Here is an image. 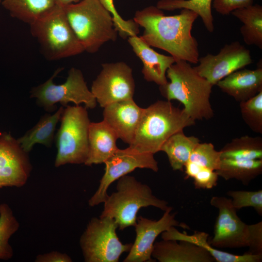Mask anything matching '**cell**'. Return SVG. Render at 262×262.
<instances>
[{
  "instance_id": "f35d334b",
  "label": "cell",
  "mask_w": 262,
  "mask_h": 262,
  "mask_svg": "<svg viewBox=\"0 0 262 262\" xmlns=\"http://www.w3.org/2000/svg\"><path fill=\"white\" fill-rule=\"evenodd\" d=\"M82 0H54L57 5L64 6L66 5L75 3L80 2Z\"/></svg>"
},
{
  "instance_id": "ba28073f",
  "label": "cell",
  "mask_w": 262,
  "mask_h": 262,
  "mask_svg": "<svg viewBox=\"0 0 262 262\" xmlns=\"http://www.w3.org/2000/svg\"><path fill=\"white\" fill-rule=\"evenodd\" d=\"M63 69L58 68L45 82L33 88L31 97L35 98L38 105L50 112L56 110V104L58 103L63 107L73 102L76 105L83 103L87 109L95 108L97 100L80 69L71 68L65 82L60 84L54 83V78Z\"/></svg>"
},
{
  "instance_id": "ab89813d",
  "label": "cell",
  "mask_w": 262,
  "mask_h": 262,
  "mask_svg": "<svg viewBox=\"0 0 262 262\" xmlns=\"http://www.w3.org/2000/svg\"><path fill=\"white\" fill-rule=\"evenodd\" d=\"M1 2V0H0V2Z\"/></svg>"
},
{
  "instance_id": "4dcf8cb0",
  "label": "cell",
  "mask_w": 262,
  "mask_h": 262,
  "mask_svg": "<svg viewBox=\"0 0 262 262\" xmlns=\"http://www.w3.org/2000/svg\"><path fill=\"white\" fill-rule=\"evenodd\" d=\"M189 161L202 167L216 171L220 165L221 152L216 150L211 143L199 142L192 151Z\"/></svg>"
},
{
  "instance_id": "9c48e42d",
  "label": "cell",
  "mask_w": 262,
  "mask_h": 262,
  "mask_svg": "<svg viewBox=\"0 0 262 262\" xmlns=\"http://www.w3.org/2000/svg\"><path fill=\"white\" fill-rule=\"evenodd\" d=\"M118 225L109 217H93L81 236L80 244L86 262H117L132 244H123L116 232Z\"/></svg>"
},
{
  "instance_id": "30bf717a",
  "label": "cell",
  "mask_w": 262,
  "mask_h": 262,
  "mask_svg": "<svg viewBox=\"0 0 262 262\" xmlns=\"http://www.w3.org/2000/svg\"><path fill=\"white\" fill-rule=\"evenodd\" d=\"M104 164L105 172L98 187L88 200L91 207L104 203L109 196L107 191L111 184L136 168H147L154 172L159 170L154 154L140 152L130 146L123 149L118 148Z\"/></svg>"
},
{
  "instance_id": "d6986e66",
  "label": "cell",
  "mask_w": 262,
  "mask_h": 262,
  "mask_svg": "<svg viewBox=\"0 0 262 262\" xmlns=\"http://www.w3.org/2000/svg\"><path fill=\"white\" fill-rule=\"evenodd\" d=\"M216 85L223 92L239 102L246 101L262 91V67L239 69L224 78Z\"/></svg>"
},
{
  "instance_id": "5b68a950",
  "label": "cell",
  "mask_w": 262,
  "mask_h": 262,
  "mask_svg": "<svg viewBox=\"0 0 262 262\" xmlns=\"http://www.w3.org/2000/svg\"><path fill=\"white\" fill-rule=\"evenodd\" d=\"M104 203L99 217L114 219L120 230L135 225L141 208L153 206L164 211L169 207L166 201L153 194L148 185L127 175L118 180L116 191L108 196Z\"/></svg>"
},
{
  "instance_id": "7402d4cb",
  "label": "cell",
  "mask_w": 262,
  "mask_h": 262,
  "mask_svg": "<svg viewBox=\"0 0 262 262\" xmlns=\"http://www.w3.org/2000/svg\"><path fill=\"white\" fill-rule=\"evenodd\" d=\"M64 107L62 106L54 114H47L22 136L17 139L22 148L27 153L31 151L36 144L47 147L51 146L56 126L60 120Z\"/></svg>"
},
{
  "instance_id": "ac0fdd59",
  "label": "cell",
  "mask_w": 262,
  "mask_h": 262,
  "mask_svg": "<svg viewBox=\"0 0 262 262\" xmlns=\"http://www.w3.org/2000/svg\"><path fill=\"white\" fill-rule=\"evenodd\" d=\"M152 257L159 262H215L205 249L191 242L174 240L154 243Z\"/></svg>"
},
{
  "instance_id": "836d02e7",
  "label": "cell",
  "mask_w": 262,
  "mask_h": 262,
  "mask_svg": "<svg viewBox=\"0 0 262 262\" xmlns=\"http://www.w3.org/2000/svg\"><path fill=\"white\" fill-rule=\"evenodd\" d=\"M218 177L215 171L202 167L193 178L195 187L196 189L213 188L216 186Z\"/></svg>"
},
{
  "instance_id": "cb8c5ba5",
  "label": "cell",
  "mask_w": 262,
  "mask_h": 262,
  "mask_svg": "<svg viewBox=\"0 0 262 262\" xmlns=\"http://www.w3.org/2000/svg\"><path fill=\"white\" fill-rule=\"evenodd\" d=\"M231 14L243 23L240 31L245 43L262 49V6L252 4L235 9Z\"/></svg>"
},
{
  "instance_id": "4fadbf2b",
  "label": "cell",
  "mask_w": 262,
  "mask_h": 262,
  "mask_svg": "<svg viewBox=\"0 0 262 262\" xmlns=\"http://www.w3.org/2000/svg\"><path fill=\"white\" fill-rule=\"evenodd\" d=\"M253 62L250 50L235 41L225 44L217 54H208L198 59L196 72L213 86L230 73Z\"/></svg>"
},
{
  "instance_id": "277c9868",
  "label": "cell",
  "mask_w": 262,
  "mask_h": 262,
  "mask_svg": "<svg viewBox=\"0 0 262 262\" xmlns=\"http://www.w3.org/2000/svg\"><path fill=\"white\" fill-rule=\"evenodd\" d=\"M62 6L84 51L96 53L105 43L116 41L118 33L113 16L99 0H82Z\"/></svg>"
},
{
  "instance_id": "1f68e13d",
  "label": "cell",
  "mask_w": 262,
  "mask_h": 262,
  "mask_svg": "<svg viewBox=\"0 0 262 262\" xmlns=\"http://www.w3.org/2000/svg\"><path fill=\"white\" fill-rule=\"evenodd\" d=\"M227 195L231 203L237 211L246 207H252L260 215H262V190H229Z\"/></svg>"
},
{
  "instance_id": "603a6c76",
  "label": "cell",
  "mask_w": 262,
  "mask_h": 262,
  "mask_svg": "<svg viewBox=\"0 0 262 262\" xmlns=\"http://www.w3.org/2000/svg\"><path fill=\"white\" fill-rule=\"evenodd\" d=\"M199 142L197 137L187 136L181 131L168 138L162 146L160 151L166 153L173 170L183 171L192 151Z\"/></svg>"
},
{
  "instance_id": "8992f818",
  "label": "cell",
  "mask_w": 262,
  "mask_h": 262,
  "mask_svg": "<svg viewBox=\"0 0 262 262\" xmlns=\"http://www.w3.org/2000/svg\"><path fill=\"white\" fill-rule=\"evenodd\" d=\"M30 26L31 34L49 60L71 57L84 51L66 19L62 6L56 5Z\"/></svg>"
},
{
  "instance_id": "3957f363",
  "label": "cell",
  "mask_w": 262,
  "mask_h": 262,
  "mask_svg": "<svg viewBox=\"0 0 262 262\" xmlns=\"http://www.w3.org/2000/svg\"><path fill=\"white\" fill-rule=\"evenodd\" d=\"M195 123L184 109L175 107L170 101L158 100L144 108L129 146L140 152L154 154L171 135Z\"/></svg>"
},
{
  "instance_id": "f546056e",
  "label": "cell",
  "mask_w": 262,
  "mask_h": 262,
  "mask_svg": "<svg viewBox=\"0 0 262 262\" xmlns=\"http://www.w3.org/2000/svg\"><path fill=\"white\" fill-rule=\"evenodd\" d=\"M242 118L254 132L262 134V91L251 98L240 102Z\"/></svg>"
},
{
  "instance_id": "d590c367",
  "label": "cell",
  "mask_w": 262,
  "mask_h": 262,
  "mask_svg": "<svg viewBox=\"0 0 262 262\" xmlns=\"http://www.w3.org/2000/svg\"><path fill=\"white\" fill-rule=\"evenodd\" d=\"M249 253L262 255V222L249 225Z\"/></svg>"
},
{
  "instance_id": "5bb4252c",
  "label": "cell",
  "mask_w": 262,
  "mask_h": 262,
  "mask_svg": "<svg viewBox=\"0 0 262 262\" xmlns=\"http://www.w3.org/2000/svg\"><path fill=\"white\" fill-rule=\"evenodd\" d=\"M172 208L169 206L163 216L158 220H153L140 216L134 227L136 232L134 242L132 244L128 255L124 262H154L152 257L153 246L157 237L172 227L186 228L175 219Z\"/></svg>"
},
{
  "instance_id": "2e32d148",
  "label": "cell",
  "mask_w": 262,
  "mask_h": 262,
  "mask_svg": "<svg viewBox=\"0 0 262 262\" xmlns=\"http://www.w3.org/2000/svg\"><path fill=\"white\" fill-rule=\"evenodd\" d=\"M144 108L133 99L111 103L104 107L103 121L116 133L118 138L130 145L140 121Z\"/></svg>"
},
{
  "instance_id": "d4e9b609",
  "label": "cell",
  "mask_w": 262,
  "mask_h": 262,
  "mask_svg": "<svg viewBox=\"0 0 262 262\" xmlns=\"http://www.w3.org/2000/svg\"><path fill=\"white\" fill-rule=\"evenodd\" d=\"M219 177L228 180L235 179L248 185L262 173V159L239 160L221 159L219 168L215 171Z\"/></svg>"
},
{
  "instance_id": "ffe728a7",
  "label": "cell",
  "mask_w": 262,
  "mask_h": 262,
  "mask_svg": "<svg viewBox=\"0 0 262 262\" xmlns=\"http://www.w3.org/2000/svg\"><path fill=\"white\" fill-rule=\"evenodd\" d=\"M118 138L114 130L103 120L90 122L88 131V153L84 164L87 166L104 163L118 149Z\"/></svg>"
},
{
  "instance_id": "e575fe53",
  "label": "cell",
  "mask_w": 262,
  "mask_h": 262,
  "mask_svg": "<svg viewBox=\"0 0 262 262\" xmlns=\"http://www.w3.org/2000/svg\"><path fill=\"white\" fill-rule=\"evenodd\" d=\"M215 10L222 15H228L235 9L253 4V0H213Z\"/></svg>"
},
{
  "instance_id": "74e56055",
  "label": "cell",
  "mask_w": 262,
  "mask_h": 262,
  "mask_svg": "<svg viewBox=\"0 0 262 262\" xmlns=\"http://www.w3.org/2000/svg\"><path fill=\"white\" fill-rule=\"evenodd\" d=\"M202 168L196 163L188 161L184 167L186 178H193Z\"/></svg>"
},
{
  "instance_id": "44dd1931",
  "label": "cell",
  "mask_w": 262,
  "mask_h": 262,
  "mask_svg": "<svg viewBox=\"0 0 262 262\" xmlns=\"http://www.w3.org/2000/svg\"><path fill=\"white\" fill-rule=\"evenodd\" d=\"M164 240H174L191 242L207 250L217 262H260L262 255L249 252L243 255H234L217 249L209 242V234L203 231H196L189 235L179 231L175 227H172L161 233Z\"/></svg>"
},
{
  "instance_id": "52a82bcc",
  "label": "cell",
  "mask_w": 262,
  "mask_h": 262,
  "mask_svg": "<svg viewBox=\"0 0 262 262\" xmlns=\"http://www.w3.org/2000/svg\"><path fill=\"white\" fill-rule=\"evenodd\" d=\"M60 121L55 136V166L84 164L88 153L90 123L87 108L81 105H67L64 108Z\"/></svg>"
},
{
  "instance_id": "7c38bea8",
  "label": "cell",
  "mask_w": 262,
  "mask_h": 262,
  "mask_svg": "<svg viewBox=\"0 0 262 262\" xmlns=\"http://www.w3.org/2000/svg\"><path fill=\"white\" fill-rule=\"evenodd\" d=\"M210 203L218 210L213 236L209 240L210 245L217 249L248 247L249 225L244 222L238 216L231 199L214 196L211 198Z\"/></svg>"
},
{
  "instance_id": "e0dca14e",
  "label": "cell",
  "mask_w": 262,
  "mask_h": 262,
  "mask_svg": "<svg viewBox=\"0 0 262 262\" xmlns=\"http://www.w3.org/2000/svg\"><path fill=\"white\" fill-rule=\"evenodd\" d=\"M128 41L143 63L142 73L144 79L160 86L165 85L168 82L166 71L176 62L175 58L159 53L137 35L129 37Z\"/></svg>"
},
{
  "instance_id": "4316f807",
  "label": "cell",
  "mask_w": 262,
  "mask_h": 262,
  "mask_svg": "<svg viewBox=\"0 0 262 262\" xmlns=\"http://www.w3.org/2000/svg\"><path fill=\"white\" fill-rule=\"evenodd\" d=\"M221 159H262V138L245 135L234 138L220 150Z\"/></svg>"
},
{
  "instance_id": "484cf974",
  "label": "cell",
  "mask_w": 262,
  "mask_h": 262,
  "mask_svg": "<svg viewBox=\"0 0 262 262\" xmlns=\"http://www.w3.org/2000/svg\"><path fill=\"white\" fill-rule=\"evenodd\" d=\"M2 4L12 16L29 25L57 5L54 0H3Z\"/></svg>"
},
{
  "instance_id": "f1b7e54d",
  "label": "cell",
  "mask_w": 262,
  "mask_h": 262,
  "mask_svg": "<svg viewBox=\"0 0 262 262\" xmlns=\"http://www.w3.org/2000/svg\"><path fill=\"white\" fill-rule=\"evenodd\" d=\"M19 227L10 207L6 203L0 204V260H8L13 257V250L9 240Z\"/></svg>"
},
{
  "instance_id": "8d00e7d4",
  "label": "cell",
  "mask_w": 262,
  "mask_h": 262,
  "mask_svg": "<svg viewBox=\"0 0 262 262\" xmlns=\"http://www.w3.org/2000/svg\"><path fill=\"white\" fill-rule=\"evenodd\" d=\"M71 258L66 254L58 251H52L36 257V262H71Z\"/></svg>"
},
{
  "instance_id": "8fae6325",
  "label": "cell",
  "mask_w": 262,
  "mask_h": 262,
  "mask_svg": "<svg viewBox=\"0 0 262 262\" xmlns=\"http://www.w3.org/2000/svg\"><path fill=\"white\" fill-rule=\"evenodd\" d=\"M102 69L92 82L91 91L104 108L111 103L133 99L135 82L132 68L123 62L102 64Z\"/></svg>"
},
{
  "instance_id": "9a60e30c",
  "label": "cell",
  "mask_w": 262,
  "mask_h": 262,
  "mask_svg": "<svg viewBox=\"0 0 262 262\" xmlns=\"http://www.w3.org/2000/svg\"><path fill=\"white\" fill-rule=\"evenodd\" d=\"M28 154L10 133H0V189L26 184L32 168Z\"/></svg>"
},
{
  "instance_id": "d6a6232c",
  "label": "cell",
  "mask_w": 262,
  "mask_h": 262,
  "mask_svg": "<svg viewBox=\"0 0 262 262\" xmlns=\"http://www.w3.org/2000/svg\"><path fill=\"white\" fill-rule=\"evenodd\" d=\"M103 6L112 15L114 25L118 34L123 39L137 35L139 26L132 19H124L117 12L114 0H99Z\"/></svg>"
},
{
  "instance_id": "83f0119b",
  "label": "cell",
  "mask_w": 262,
  "mask_h": 262,
  "mask_svg": "<svg viewBox=\"0 0 262 262\" xmlns=\"http://www.w3.org/2000/svg\"><path fill=\"white\" fill-rule=\"evenodd\" d=\"M213 0H160L156 7L166 11L187 9L196 13L202 20L207 30L212 33L214 29L212 12Z\"/></svg>"
},
{
  "instance_id": "7a4b0ae2",
  "label": "cell",
  "mask_w": 262,
  "mask_h": 262,
  "mask_svg": "<svg viewBox=\"0 0 262 262\" xmlns=\"http://www.w3.org/2000/svg\"><path fill=\"white\" fill-rule=\"evenodd\" d=\"M166 76L170 82L160 86V90L167 100L180 102L187 115L195 121L208 120L213 116L210 100L213 85L190 63L176 61L168 68Z\"/></svg>"
},
{
  "instance_id": "6da1fadb",
  "label": "cell",
  "mask_w": 262,
  "mask_h": 262,
  "mask_svg": "<svg viewBox=\"0 0 262 262\" xmlns=\"http://www.w3.org/2000/svg\"><path fill=\"white\" fill-rule=\"evenodd\" d=\"M198 17L187 9H181L178 15L165 16L163 10L150 5L137 11L133 19L144 29L140 37L149 46L166 51L176 61L196 64L198 45L192 30Z\"/></svg>"
}]
</instances>
